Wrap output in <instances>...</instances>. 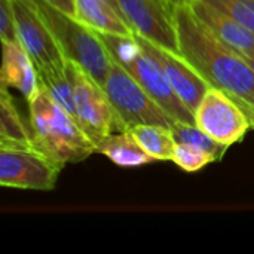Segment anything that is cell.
I'll return each mask as SVG.
<instances>
[{
  "label": "cell",
  "instance_id": "cell-1",
  "mask_svg": "<svg viewBox=\"0 0 254 254\" xmlns=\"http://www.w3.org/2000/svg\"><path fill=\"white\" fill-rule=\"evenodd\" d=\"M179 54L211 85L254 110V71L244 57L220 40L189 4L173 10Z\"/></svg>",
  "mask_w": 254,
  "mask_h": 254
},
{
  "label": "cell",
  "instance_id": "cell-2",
  "mask_svg": "<svg viewBox=\"0 0 254 254\" xmlns=\"http://www.w3.org/2000/svg\"><path fill=\"white\" fill-rule=\"evenodd\" d=\"M28 125L33 147L65 165L82 162L95 153V143L86 135L79 121L60 106L45 85L28 100Z\"/></svg>",
  "mask_w": 254,
  "mask_h": 254
},
{
  "label": "cell",
  "instance_id": "cell-3",
  "mask_svg": "<svg viewBox=\"0 0 254 254\" xmlns=\"http://www.w3.org/2000/svg\"><path fill=\"white\" fill-rule=\"evenodd\" d=\"M110 58L121 64L140 86L177 122L195 124V113L182 101L161 65L150 58L132 36L98 33Z\"/></svg>",
  "mask_w": 254,
  "mask_h": 254
},
{
  "label": "cell",
  "instance_id": "cell-4",
  "mask_svg": "<svg viewBox=\"0 0 254 254\" xmlns=\"http://www.w3.org/2000/svg\"><path fill=\"white\" fill-rule=\"evenodd\" d=\"M33 1L40 10L67 60L79 64L104 86L112 65V58L97 31L80 22L76 16L51 4L48 0Z\"/></svg>",
  "mask_w": 254,
  "mask_h": 254
},
{
  "label": "cell",
  "instance_id": "cell-5",
  "mask_svg": "<svg viewBox=\"0 0 254 254\" xmlns=\"http://www.w3.org/2000/svg\"><path fill=\"white\" fill-rule=\"evenodd\" d=\"M67 71L73 83L77 121L95 146L107 135L128 129L103 85L70 60L67 61Z\"/></svg>",
  "mask_w": 254,
  "mask_h": 254
},
{
  "label": "cell",
  "instance_id": "cell-6",
  "mask_svg": "<svg viewBox=\"0 0 254 254\" xmlns=\"http://www.w3.org/2000/svg\"><path fill=\"white\" fill-rule=\"evenodd\" d=\"M18 42L30 55L39 80L67 71V57L33 0H12Z\"/></svg>",
  "mask_w": 254,
  "mask_h": 254
},
{
  "label": "cell",
  "instance_id": "cell-7",
  "mask_svg": "<svg viewBox=\"0 0 254 254\" xmlns=\"http://www.w3.org/2000/svg\"><path fill=\"white\" fill-rule=\"evenodd\" d=\"M104 89L127 128L135 125H162L171 128L174 121L116 61L112 60Z\"/></svg>",
  "mask_w": 254,
  "mask_h": 254
},
{
  "label": "cell",
  "instance_id": "cell-8",
  "mask_svg": "<svg viewBox=\"0 0 254 254\" xmlns=\"http://www.w3.org/2000/svg\"><path fill=\"white\" fill-rule=\"evenodd\" d=\"M63 164L34 147H0V185L3 188L52 190Z\"/></svg>",
  "mask_w": 254,
  "mask_h": 254
},
{
  "label": "cell",
  "instance_id": "cell-9",
  "mask_svg": "<svg viewBox=\"0 0 254 254\" xmlns=\"http://www.w3.org/2000/svg\"><path fill=\"white\" fill-rule=\"evenodd\" d=\"M195 124L216 141L232 146L252 128L247 113L225 91L210 88L195 110Z\"/></svg>",
  "mask_w": 254,
  "mask_h": 254
},
{
  "label": "cell",
  "instance_id": "cell-10",
  "mask_svg": "<svg viewBox=\"0 0 254 254\" xmlns=\"http://www.w3.org/2000/svg\"><path fill=\"white\" fill-rule=\"evenodd\" d=\"M134 33L165 49L179 52L173 10L164 0H118Z\"/></svg>",
  "mask_w": 254,
  "mask_h": 254
},
{
  "label": "cell",
  "instance_id": "cell-11",
  "mask_svg": "<svg viewBox=\"0 0 254 254\" xmlns=\"http://www.w3.org/2000/svg\"><path fill=\"white\" fill-rule=\"evenodd\" d=\"M134 37L140 48L161 65L176 94L195 113L211 85L179 52L158 46L137 33H134Z\"/></svg>",
  "mask_w": 254,
  "mask_h": 254
},
{
  "label": "cell",
  "instance_id": "cell-12",
  "mask_svg": "<svg viewBox=\"0 0 254 254\" xmlns=\"http://www.w3.org/2000/svg\"><path fill=\"white\" fill-rule=\"evenodd\" d=\"M198 19L208 27L220 40L238 51L241 55L254 54V33L237 19L222 12L207 0H190L189 3Z\"/></svg>",
  "mask_w": 254,
  "mask_h": 254
},
{
  "label": "cell",
  "instance_id": "cell-13",
  "mask_svg": "<svg viewBox=\"0 0 254 254\" xmlns=\"http://www.w3.org/2000/svg\"><path fill=\"white\" fill-rule=\"evenodd\" d=\"M0 85L15 88L28 101L40 86L37 70L19 42L1 40Z\"/></svg>",
  "mask_w": 254,
  "mask_h": 254
},
{
  "label": "cell",
  "instance_id": "cell-14",
  "mask_svg": "<svg viewBox=\"0 0 254 254\" xmlns=\"http://www.w3.org/2000/svg\"><path fill=\"white\" fill-rule=\"evenodd\" d=\"M74 16L98 33L132 36L125 18L106 0H74Z\"/></svg>",
  "mask_w": 254,
  "mask_h": 254
},
{
  "label": "cell",
  "instance_id": "cell-15",
  "mask_svg": "<svg viewBox=\"0 0 254 254\" xmlns=\"http://www.w3.org/2000/svg\"><path fill=\"white\" fill-rule=\"evenodd\" d=\"M95 153L107 156L112 162L124 168H135L155 161L138 144L129 131L113 132L107 135L97 144Z\"/></svg>",
  "mask_w": 254,
  "mask_h": 254
},
{
  "label": "cell",
  "instance_id": "cell-16",
  "mask_svg": "<svg viewBox=\"0 0 254 254\" xmlns=\"http://www.w3.org/2000/svg\"><path fill=\"white\" fill-rule=\"evenodd\" d=\"M7 86L0 85V147H33L30 125L21 119Z\"/></svg>",
  "mask_w": 254,
  "mask_h": 254
},
{
  "label": "cell",
  "instance_id": "cell-17",
  "mask_svg": "<svg viewBox=\"0 0 254 254\" xmlns=\"http://www.w3.org/2000/svg\"><path fill=\"white\" fill-rule=\"evenodd\" d=\"M138 144L155 159V161H173L177 141L173 135L171 128L162 125H135L128 128Z\"/></svg>",
  "mask_w": 254,
  "mask_h": 254
},
{
  "label": "cell",
  "instance_id": "cell-18",
  "mask_svg": "<svg viewBox=\"0 0 254 254\" xmlns=\"http://www.w3.org/2000/svg\"><path fill=\"white\" fill-rule=\"evenodd\" d=\"M171 131H173V135L177 143L201 147V149L207 150L208 153H211L216 158V161H220L229 149V146L222 144V143L216 141L214 138H211L208 134H205L196 124L176 122L171 127Z\"/></svg>",
  "mask_w": 254,
  "mask_h": 254
},
{
  "label": "cell",
  "instance_id": "cell-19",
  "mask_svg": "<svg viewBox=\"0 0 254 254\" xmlns=\"http://www.w3.org/2000/svg\"><path fill=\"white\" fill-rule=\"evenodd\" d=\"M173 162L186 173H196L202 170L205 165L216 162V158L201 147L177 143Z\"/></svg>",
  "mask_w": 254,
  "mask_h": 254
},
{
  "label": "cell",
  "instance_id": "cell-20",
  "mask_svg": "<svg viewBox=\"0 0 254 254\" xmlns=\"http://www.w3.org/2000/svg\"><path fill=\"white\" fill-rule=\"evenodd\" d=\"M254 33V0H207Z\"/></svg>",
  "mask_w": 254,
  "mask_h": 254
},
{
  "label": "cell",
  "instance_id": "cell-21",
  "mask_svg": "<svg viewBox=\"0 0 254 254\" xmlns=\"http://www.w3.org/2000/svg\"><path fill=\"white\" fill-rule=\"evenodd\" d=\"M0 40L18 42L12 0H0Z\"/></svg>",
  "mask_w": 254,
  "mask_h": 254
},
{
  "label": "cell",
  "instance_id": "cell-22",
  "mask_svg": "<svg viewBox=\"0 0 254 254\" xmlns=\"http://www.w3.org/2000/svg\"><path fill=\"white\" fill-rule=\"evenodd\" d=\"M51 4L60 7L61 10L74 16V0H48Z\"/></svg>",
  "mask_w": 254,
  "mask_h": 254
},
{
  "label": "cell",
  "instance_id": "cell-23",
  "mask_svg": "<svg viewBox=\"0 0 254 254\" xmlns=\"http://www.w3.org/2000/svg\"><path fill=\"white\" fill-rule=\"evenodd\" d=\"M171 9H174V7H177V6H186V4H189L190 3V0H164Z\"/></svg>",
  "mask_w": 254,
  "mask_h": 254
},
{
  "label": "cell",
  "instance_id": "cell-24",
  "mask_svg": "<svg viewBox=\"0 0 254 254\" xmlns=\"http://www.w3.org/2000/svg\"><path fill=\"white\" fill-rule=\"evenodd\" d=\"M240 104V103H238ZM241 106V104H240ZM243 107V110L247 113V116H249V121H250V125H252V128L254 129V110L253 109H250V107H246V106H241Z\"/></svg>",
  "mask_w": 254,
  "mask_h": 254
},
{
  "label": "cell",
  "instance_id": "cell-25",
  "mask_svg": "<svg viewBox=\"0 0 254 254\" xmlns=\"http://www.w3.org/2000/svg\"><path fill=\"white\" fill-rule=\"evenodd\" d=\"M244 57V60L250 64V67L253 68V71H254V54L253 55H243Z\"/></svg>",
  "mask_w": 254,
  "mask_h": 254
},
{
  "label": "cell",
  "instance_id": "cell-26",
  "mask_svg": "<svg viewBox=\"0 0 254 254\" xmlns=\"http://www.w3.org/2000/svg\"><path fill=\"white\" fill-rule=\"evenodd\" d=\"M106 1H109V3H110L113 7H116V9H118V12L122 15V12H121V7H119V1H118V0H106Z\"/></svg>",
  "mask_w": 254,
  "mask_h": 254
}]
</instances>
